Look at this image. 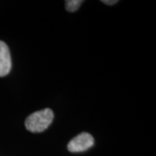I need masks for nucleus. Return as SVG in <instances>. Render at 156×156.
<instances>
[{
  "label": "nucleus",
  "mask_w": 156,
  "mask_h": 156,
  "mask_svg": "<svg viewBox=\"0 0 156 156\" xmlns=\"http://www.w3.org/2000/svg\"><path fill=\"white\" fill-rule=\"evenodd\" d=\"M102 3H104V4H106V5H115V4H116L117 0H114V1H108V0H103V1H101Z\"/></svg>",
  "instance_id": "5"
},
{
  "label": "nucleus",
  "mask_w": 156,
  "mask_h": 156,
  "mask_svg": "<svg viewBox=\"0 0 156 156\" xmlns=\"http://www.w3.org/2000/svg\"><path fill=\"white\" fill-rule=\"evenodd\" d=\"M53 118V111L50 108H44L29 115L25 120V127L32 133H40L50 126Z\"/></svg>",
  "instance_id": "1"
},
{
  "label": "nucleus",
  "mask_w": 156,
  "mask_h": 156,
  "mask_svg": "<svg viewBox=\"0 0 156 156\" xmlns=\"http://www.w3.org/2000/svg\"><path fill=\"white\" fill-rule=\"evenodd\" d=\"M95 143L93 136L89 133H81L74 137L68 144V150L71 153H78L88 150Z\"/></svg>",
  "instance_id": "2"
},
{
  "label": "nucleus",
  "mask_w": 156,
  "mask_h": 156,
  "mask_svg": "<svg viewBox=\"0 0 156 156\" xmlns=\"http://www.w3.org/2000/svg\"><path fill=\"white\" fill-rule=\"evenodd\" d=\"M11 69V57L9 48L5 42L0 41V76L8 75Z\"/></svg>",
  "instance_id": "3"
},
{
  "label": "nucleus",
  "mask_w": 156,
  "mask_h": 156,
  "mask_svg": "<svg viewBox=\"0 0 156 156\" xmlns=\"http://www.w3.org/2000/svg\"><path fill=\"white\" fill-rule=\"evenodd\" d=\"M65 3H66V5H65L66 10L70 12H74L80 7L83 1L82 0H67V1H65Z\"/></svg>",
  "instance_id": "4"
}]
</instances>
